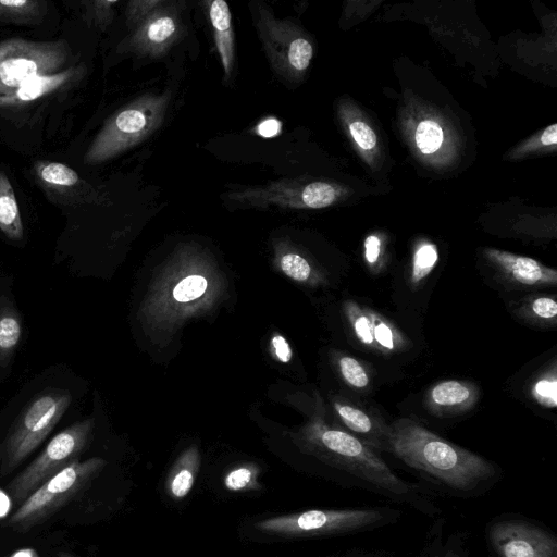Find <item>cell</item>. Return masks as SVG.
Wrapping results in <instances>:
<instances>
[{
    "instance_id": "1",
    "label": "cell",
    "mask_w": 557,
    "mask_h": 557,
    "mask_svg": "<svg viewBox=\"0 0 557 557\" xmlns=\"http://www.w3.org/2000/svg\"><path fill=\"white\" fill-rule=\"evenodd\" d=\"M389 426L387 454L435 496L474 499L491 492L502 480L498 465L441 437L419 421L401 418Z\"/></svg>"
},
{
    "instance_id": "2",
    "label": "cell",
    "mask_w": 557,
    "mask_h": 557,
    "mask_svg": "<svg viewBox=\"0 0 557 557\" xmlns=\"http://www.w3.org/2000/svg\"><path fill=\"white\" fill-rule=\"evenodd\" d=\"M403 511L393 506H360L310 509L258 521L262 533L285 537L345 536L369 533L394 525Z\"/></svg>"
},
{
    "instance_id": "3",
    "label": "cell",
    "mask_w": 557,
    "mask_h": 557,
    "mask_svg": "<svg viewBox=\"0 0 557 557\" xmlns=\"http://www.w3.org/2000/svg\"><path fill=\"white\" fill-rule=\"evenodd\" d=\"M170 99V90L146 94L121 108L95 137L84 163H102L147 139L162 125Z\"/></svg>"
},
{
    "instance_id": "4",
    "label": "cell",
    "mask_w": 557,
    "mask_h": 557,
    "mask_svg": "<svg viewBox=\"0 0 557 557\" xmlns=\"http://www.w3.org/2000/svg\"><path fill=\"white\" fill-rule=\"evenodd\" d=\"M72 396L53 391L32 400L0 445V475L13 472L50 434L70 407Z\"/></svg>"
},
{
    "instance_id": "5",
    "label": "cell",
    "mask_w": 557,
    "mask_h": 557,
    "mask_svg": "<svg viewBox=\"0 0 557 557\" xmlns=\"http://www.w3.org/2000/svg\"><path fill=\"white\" fill-rule=\"evenodd\" d=\"M104 465L103 459L90 458L65 467L20 505L8 525L16 532H28L44 523L83 492Z\"/></svg>"
},
{
    "instance_id": "6",
    "label": "cell",
    "mask_w": 557,
    "mask_h": 557,
    "mask_svg": "<svg viewBox=\"0 0 557 557\" xmlns=\"http://www.w3.org/2000/svg\"><path fill=\"white\" fill-rule=\"evenodd\" d=\"M70 59L67 41L11 38L0 41V96L40 75L63 71Z\"/></svg>"
},
{
    "instance_id": "7",
    "label": "cell",
    "mask_w": 557,
    "mask_h": 557,
    "mask_svg": "<svg viewBox=\"0 0 557 557\" xmlns=\"http://www.w3.org/2000/svg\"><path fill=\"white\" fill-rule=\"evenodd\" d=\"M493 557H557V536L541 521L518 512L491 518L484 529Z\"/></svg>"
},
{
    "instance_id": "8",
    "label": "cell",
    "mask_w": 557,
    "mask_h": 557,
    "mask_svg": "<svg viewBox=\"0 0 557 557\" xmlns=\"http://www.w3.org/2000/svg\"><path fill=\"white\" fill-rule=\"evenodd\" d=\"M90 420L64 429L9 484L10 497L21 505L34 491L65 467L78 460L89 441Z\"/></svg>"
},
{
    "instance_id": "9",
    "label": "cell",
    "mask_w": 557,
    "mask_h": 557,
    "mask_svg": "<svg viewBox=\"0 0 557 557\" xmlns=\"http://www.w3.org/2000/svg\"><path fill=\"white\" fill-rule=\"evenodd\" d=\"M255 25L273 70L285 79L298 81L313 55L308 38L293 22L277 18L262 4L255 9Z\"/></svg>"
},
{
    "instance_id": "10",
    "label": "cell",
    "mask_w": 557,
    "mask_h": 557,
    "mask_svg": "<svg viewBox=\"0 0 557 557\" xmlns=\"http://www.w3.org/2000/svg\"><path fill=\"white\" fill-rule=\"evenodd\" d=\"M336 198L337 190L333 184L299 178H281L227 194V200L232 202L257 208L321 209L331 206Z\"/></svg>"
},
{
    "instance_id": "11",
    "label": "cell",
    "mask_w": 557,
    "mask_h": 557,
    "mask_svg": "<svg viewBox=\"0 0 557 557\" xmlns=\"http://www.w3.org/2000/svg\"><path fill=\"white\" fill-rule=\"evenodd\" d=\"M183 9L184 2L165 0L133 28L125 44L127 50L152 59L165 55L184 36Z\"/></svg>"
},
{
    "instance_id": "12",
    "label": "cell",
    "mask_w": 557,
    "mask_h": 557,
    "mask_svg": "<svg viewBox=\"0 0 557 557\" xmlns=\"http://www.w3.org/2000/svg\"><path fill=\"white\" fill-rule=\"evenodd\" d=\"M483 257L495 277L509 286L540 288L557 284L556 270L535 259L494 248H485Z\"/></svg>"
},
{
    "instance_id": "13",
    "label": "cell",
    "mask_w": 557,
    "mask_h": 557,
    "mask_svg": "<svg viewBox=\"0 0 557 557\" xmlns=\"http://www.w3.org/2000/svg\"><path fill=\"white\" fill-rule=\"evenodd\" d=\"M334 410L345 430L377 453H388L391 426L381 416L355 401L338 399Z\"/></svg>"
},
{
    "instance_id": "14",
    "label": "cell",
    "mask_w": 557,
    "mask_h": 557,
    "mask_svg": "<svg viewBox=\"0 0 557 557\" xmlns=\"http://www.w3.org/2000/svg\"><path fill=\"white\" fill-rule=\"evenodd\" d=\"M480 398L479 387L468 381L445 380L425 395V408L435 416L448 417L471 410Z\"/></svg>"
},
{
    "instance_id": "15",
    "label": "cell",
    "mask_w": 557,
    "mask_h": 557,
    "mask_svg": "<svg viewBox=\"0 0 557 557\" xmlns=\"http://www.w3.org/2000/svg\"><path fill=\"white\" fill-rule=\"evenodd\" d=\"M417 557H470L471 533L467 530H448L446 518L432 519Z\"/></svg>"
},
{
    "instance_id": "16",
    "label": "cell",
    "mask_w": 557,
    "mask_h": 557,
    "mask_svg": "<svg viewBox=\"0 0 557 557\" xmlns=\"http://www.w3.org/2000/svg\"><path fill=\"white\" fill-rule=\"evenodd\" d=\"M213 39L223 67L224 79H230L235 62V39L232 14L228 4L223 0L203 2Z\"/></svg>"
},
{
    "instance_id": "17",
    "label": "cell",
    "mask_w": 557,
    "mask_h": 557,
    "mask_svg": "<svg viewBox=\"0 0 557 557\" xmlns=\"http://www.w3.org/2000/svg\"><path fill=\"white\" fill-rule=\"evenodd\" d=\"M78 74V69L70 67L61 72L40 75L22 83L12 92L0 96V108L17 107L37 100L67 85Z\"/></svg>"
},
{
    "instance_id": "18",
    "label": "cell",
    "mask_w": 557,
    "mask_h": 557,
    "mask_svg": "<svg viewBox=\"0 0 557 557\" xmlns=\"http://www.w3.org/2000/svg\"><path fill=\"white\" fill-rule=\"evenodd\" d=\"M0 230L10 239L21 240L24 227L14 189L4 172L0 171Z\"/></svg>"
},
{
    "instance_id": "19",
    "label": "cell",
    "mask_w": 557,
    "mask_h": 557,
    "mask_svg": "<svg viewBox=\"0 0 557 557\" xmlns=\"http://www.w3.org/2000/svg\"><path fill=\"white\" fill-rule=\"evenodd\" d=\"M515 312L522 320L535 325L555 326L557 322V302L550 296L527 297L516 307Z\"/></svg>"
},
{
    "instance_id": "20",
    "label": "cell",
    "mask_w": 557,
    "mask_h": 557,
    "mask_svg": "<svg viewBox=\"0 0 557 557\" xmlns=\"http://www.w3.org/2000/svg\"><path fill=\"white\" fill-rule=\"evenodd\" d=\"M199 460L196 453H188L175 465L169 474L165 486L168 494L174 499L186 497L195 484Z\"/></svg>"
},
{
    "instance_id": "21",
    "label": "cell",
    "mask_w": 557,
    "mask_h": 557,
    "mask_svg": "<svg viewBox=\"0 0 557 557\" xmlns=\"http://www.w3.org/2000/svg\"><path fill=\"white\" fill-rule=\"evenodd\" d=\"M47 13L40 0H0V21L14 24H39Z\"/></svg>"
},
{
    "instance_id": "22",
    "label": "cell",
    "mask_w": 557,
    "mask_h": 557,
    "mask_svg": "<svg viewBox=\"0 0 557 557\" xmlns=\"http://www.w3.org/2000/svg\"><path fill=\"white\" fill-rule=\"evenodd\" d=\"M36 176L48 188L61 190L84 185L78 173L64 163L38 161L34 164Z\"/></svg>"
},
{
    "instance_id": "23",
    "label": "cell",
    "mask_w": 557,
    "mask_h": 557,
    "mask_svg": "<svg viewBox=\"0 0 557 557\" xmlns=\"http://www.w3.org/2000/svg\"><path fill=\"white\" fill-rule=\"evenodd\" d=\"M22 336L20 317L12 308L0 309V361L8 360Z\"/></svg>"
},
{
    "instance_id": "24",
    "label": "cell",
    "mask_w": 557,
    "mask_h": 557,
    "mask_svg": "<svg viewBox=\"0 0 557 557\" xmlns=\"http://www.w3.org/2000/svg\"><path fill=\"white\" fill-rule=\"evenodd\" d=\"M438 260V252L435 245L423 243L417 247L410 270V283L419 287L430 275Z\"/></svg>"
},
{
    "instance_id": "25",
    "label": "cell",
    "mask_w": 557,
    "mask_h": 557,
    "mask_svg": "<svg viewBox=\"0 0 557 557\" xmlns=\"http://www.w3.org/2000/svg\"><path fill=\"white\" fill-rule=\"evenodd\" d=\"M337 367L345 383L356 391H366L370 386L371 376L366 366L357 358L341 355Z\"/></svg>"
},
{
    "instance_id": "26",
    "label": "cell",
    "mask_w": 557,
    "mask_h": 557,
    "mask_svg": "<svg viewBox=\"0 0 557 557\" xmlns=\"http://www.w3.org/2000/svg\"><path fill=\"white\" fill-rule=\"evenodd\" d=\"M258 476L257 467L243 465L230 470L224 476L223 484L231 492L255 491L261 488Z\"/></svg>"
},
{
    "instance_id": "27",
    "label": "cell",
    "mask_w": 557,
    "mask_h": 557,
    "mask_svg": "<svg viewBox=\"0 0 557 557\" xmlns=\"http://www.w3.org/2000/svg\"><path fill=\"white\" fill-rule=\"evenodd\" d=\"M443 141L442 127L434 121H422L416 131V143L422 153L436 151Z\"/></svg>"
},
{
    "instance_id": "28",
    "label": "cell",
    "mask_w": 557,
    "mask_h": 557,
    "mask_svg": "<svg viewBox=\"0 0 557 557\" xmlns=\"http://www.w3.org/2000/svg\"><path fill=\"white\" fill-rule=\"evenodd\" d=\"M533 398L543 407L555 408L557 405V380L555 371L541 376L532 386Z\"/></svg>"
},
{
    "instance_id": "29",
    "label": "cell",
    "mask_w": 557,
    "mask_h": 557,
    "mask_svg": "<svg viewBox=\"0 0 557 557\" xmlns=\"http://www.w3.org/2000/svg\"><path fill=\"white\" fill-rule=\"evenodd\" d=\"M207 288V281L200 275H190L183 278L173 289V297L180 302L191 301L199 298Z\"/></svg>"
},
{
    "instance_id": "30",
    "label": "cell",
    "mask_w": 557,
    "mask_h": 557,
    "mask_svg": "<svg viewBox=\"0 0 557 557\" xmlns=\"http://www.w3.org/2000/svg\"><path fill=\"white\" fill-rule=\"evenodd\" d=\"M283 272L299 282H305L311 275L312 269L309 262L301 256L293 252L284 253L280 259Z\"/></svg>"
},
{
    "instance_id": "31",
    "label": "cell",
    "mask_w": 557,
    "mask_h": 557,
    "mask_svg": "<svg viewBox=\"0 0 557 557\" xmlns=\"http://www.w3.org/2000/svg\"><path fill=\"white\" fill-rule=\"evenodd\" d=\"M165 0H133L127 3L126 7V20L127 23L135 27L149 14H151L157 8L162 5Z\"/></svg>"
},
{
    "instance_id": "32",
    "label": "cell",
    "mask_w": 557,
    "mask_h": 557,
    "mask_svg": "<svg viewBox=\"0 0 557 557\" xmlns=\"http://www.w3.org/2000/svg\"><path fill=\"white\" fill-rule=\"evenodd\" d=\"M382 240L377 235H369L364 240V261L373 274L382 272L384 263Z\"/></svg>"
},
{
    "instance_id": "33",
    "label": "cell",
    "mask_w": 557,
    "mask_h": 557,
    "mask_svg": "<svg viewBox=\"0 0 557 557\" xmlns=\"http://www.w3.org/2000/svg\"><path fill=\"white\" fill-rule=\"evenodd\" d=\"M117 1L95 0L87 2L88 15L101 28L104 29L112 21L114 5Z\"/></svg>"
},
{
    "instance_id": "34",
    "label": "cell",
    "mask_w": 557,
    "mask_h": 557,
    "mask_svg": "<svg viewBox=\"0 0 557 557\" xmlns=\"http://www.w3.org/2000/svg\"><path fill=\"white\" fill-rule=\"evenodd\" d=\"M349 132L360 148L371 150L375 147L376 135L367 123L362 121H354L349 124Z\"/></svg>"
},
{
    "instance_id": "35",
    "label": "cell",
    "mask_w": 557,
    "mask_h": 557,
    "mask_svg": "<svg viewBox=\"0 0 557 557\" xmlns=\"http://www.w3.org/2000/svg\"><path fill=\"white\" fill-rule=\"evenodd\" d=\"M333 557H396L393 552L382 548L355 546L338 553Z\"/></svg>"
},
{
    "instance_id": "36",
    "label": "cell",
    "mask_w": 557,
    "mask_h": 557,
    "mask_svg": "<svg viewBox=\"0 0 557 557\" xmlns=\"http://www.w3.org/2000/svg\"><path fill=\"white\" fill-rule=\"evenodd\" d=\"M272 346H273L276 357L282 362H288L290 360L292 350H290V347H289L287 341L283 336L275 335L272 338Z\"/></svg>"
},
{
    "instance_id": "37",
    "label": "cell",
    "mask_w": 557,
    "mask_h": 557,
    "mask_svg": "<svg viewBox=\"0 0 557 557\" xmlns=\"http://www.w3.org/2000/svg\"><path fill=\"white\" fill-rule=\"evenodd\" d=\"M556 133H557V125L552 124L550 126L545 128V131L543 132V134L541 136V141L546 146H549V145L556 146V143H557Z\"/></svg>"
},
{
    "instance_id": "38",
    "label": "cell",
    "mask_w": 557,
    "mask_h": 557,
    "mask_svg": "<svg viewBox=\"0 0 557 557\" xmlns=\"http://www.w3.org/2000/svg\"><path fill=\"white\" fill-rule=\"evenodd\" d=\"M276 125H278L277 121H274V120L264 121L260 125L259 133L262 134L263 136H271L274 134V131L277 129L275 127Z\"/></svg>"
},
{
    "instance_id": "39",
    "label": "cell",
    "mask_w": 557,
    "mask_h": 557,
    "mask_svg": "<svg viewBox=\"0 0 557 557\" xmlns=\"http://www.w3.org/2000/svg\"><path fill=\"white\" fill-rule=\"evenodd\" d=\"M58 557H76L75 555L69 553V552H65V550H59L58 554H57Z\"/></svg>"
}]
</instances>
